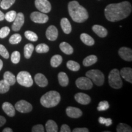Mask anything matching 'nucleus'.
I'll list each match as a JSON object with an SVG mask.
<instances>
[{"label": "nucleus", "instance_id": "1", "mask_svg": "<svg viewBox=\"0 0 132 132\" xmlns=\"http://www.w3.org/2000/svg\"><path fill=\"white\" fill-rule=\"evenodd\" d=\"M131 9V5L128 1L110 4L105 9V15L108 21L115 22L127 17Z\"/></svg>", "mask_w": 132, "mask_h": 132}, {"label": "nucleus", "instance_id": "2", "mask_svg": "<svg viewBox=\"0 0 132 132\" xmlns=\"http://www.w3.org/2000/svg\"><path fill=\"white\" fill-rule=\"evenodd\" d=\"M68 11L72 19L75 22L82 23L87 20L89 17L87 10L77 1H70L69 3Z\"/></svg>", "mask_w": 132, "mask_h": 132}, {"label": "nucleus", "instance_id": "3", "mask_svg": "<svg viewBox=\"0 0 132 132\" xmlns=\"http://www.w3.org/2000/svg\"><path fill=\"white\" fill-rule=\"evenodd\" d=\"M61 96L58 92L51 90L43 95L40 98V103L45 108H52L58 105Z\"/></svg>", "mask_w": 132, "mask_h": 132}, {"label": "nucleus", "instance_id": "4", "mask_svg": "<svg viewBox=\"0 0 132 132\" xmlns=\"http://www.w3.org/2000/svg\"><path fill=\"white\" fill-rule=\"evenodd\" d=\"M108 82L110 86L114 89H120L122 87L123 82L119 70L114 69L110 72L108 75Z\"/></svg>", "mask_w": 132, "mask_h": 132}, {"label": "nucleus", "instance_id": "5", "mask_svg": "<svg viewBox=\"0 0 132 132\" xmlns=\"http://www.w3.org/2000/svg\"><path fill=\"white\" fill-rule=\"evenodd\" d=\"M86 76L98 86H101L103 85L105 81V76L101 71L99 70L92 69L87 71L86 73Z\"/></svg>", "mask_w": 132, "mask_h": 132}, {"label": "nucleus", "instance_id": "6", "mask_svg": "<svg viewBox=\"0 0 132 132\" xmlns=\"http://www.w3.org/2000/svg\"><path fill=\"white\" fill-rule=\"evenodd\" d=\"M18 83L24 87H31L33 85V80L31 74L26 71H21L16 76Z\"/></svg>", "mask_w": 132, "mask_h": 132}, {"label": "nucleus", "instance_id": "7", "mask_svg": "<svg viewBox=\"0 0 132 132\" xmlns=\"http://www.w3.org/2000/svg\"><path fill=\"white\" fill-rule=\"evenodd\" d=\"M76 86L80 89H90L93 86L92 81L87 77H80L76 80Z\"/></svg>", "mask_w": 132, "mask_h": 132}, {"label": "nucleus", "instance_id": "8", "mask_svg": "<svg viewBox=\"0 0 132 132\" xmlns=\"http://www.w3.org/2000/svg\"><path fill=\"white\" fill-rule=\"evenodd\" d=\"M15 108L21 113H28L32 111V106L29 102H26V100H21L15 103Z\"/></svg>", "mask_w": 132, "mask_h": 132}, {"label": "nucleus", "instance_id": "9", "mask_svg": "<svg viewBox=\"0 0 132 132\" xmlns=\"http://www.w3.org/2000/svg\"><path fill=\"white\" fill-rule=\"evenodd\" d=\"M35 6L41 12L47 14L50 12L52 6L48 0H35Z\"/></svg>", "mask_w": 132, "mask_h": 132}, {"label": "nucleus", "instance_id": "10", "mask_svg": "<svg viewBox=\"0 0 132 132\" xmlns=\"http://www.w3.org/2000/svg\"><path fill=\"white\" fill-rule=\"evenodd\" d=\"M31 20L36 23H45L48 20V16L44 13L33 12L30 15Z\"/></svg>", "mask_w": 132, "mask_h": 132}, {"label": "nucleus", "instance_id": "11", "mask_svg": "<svg viewBox=\"0 0 132 132\" xmlns=\"http://www.w3.org/2000/svg\"><path fill=\"white\" fill-rule=\"evenodd\" d=\"M24 22V16L23 13L19 12L16 14L15 19L14 20L12 26V29L14 31H18L21 29Z\"/></svg>", "mask_w": 132, "mask_h": 132}, {"label": "nucleus", "instance_id": "12", "mask_svg": "<svg viewBox=\"0 0 132 132\" xmlns=\"http://www.w3.org/2000/svg\"><path fill=\"white\" fill-rule=\"evenodd\" d=\"M119 55L123 60L126 61H132V50L131 48L127 47H121L119 50Z\"/></svg>", "mask_w": 132, "mask_h": 132}, {"label": "nucleus", "instance_id": "13", "mask_svg": "<svg viewBox=\"0 0 132 132\" xmlns=\"http://www.w3.org/2000/svg\"><path fill=\"white\" fill-rule=\"evenodd\" d=\"M46 37L49 40L54 41L57 39L58 36V31L56 27L53 25L50 26L46 31Z\"/></svg>", "mask_w": 132, "mask_h": 132}, {"label": "nucleus", "instance_id": "14", "mask_svg": "<svg viewBox=\"0 0 132 132\" xmlns=\"http://www.w3.org/2000/svg\"><path fill=\"white\" fill-rule=\"evenodd\" d=\"M66 114L70 118L76 119L80 118L82 114V113L80 109L76 107L69 106L66 109Z\"/></svg>", "mask_w": 132, "mask_h": 132}, {"label": "nucleus", "instance_id": "15", "mask_svg": "<svg viewBox=\"0 0 132 132\" xmlns=\"http://www.w3.org/2000/svg\"><path fill=\"white\" fill-rule=\"evenodd\" d=\"M75 99L78 103L81 105H88L90 102V97L85 93L79 92L75 95Z\"/></svg>", "mask_w": 132, "mask_h": 132}, {"label": "nucleus", "instance_id": "16", "mask_svg": "<svg viewBox=\"0 0 132 132\" xmlns=\"http://www.w3.org/2000/svg\"><path fill=\"white\" fill-rule=\"evenodd\" d=\"M120 77H122L127 81L132 82V69L130 67H124L120 71Z\"/></svg>", "mask_w": 132, "mask_h": 132}, {"label": "nucleus", "instance_id": "17", "mask_svg": "<svg viewBox=\"0 0 132 132\" xmlns=\"http://www.w3.org/2000/svg\"><path fill=\"white\" fill-rule=\"evenodd\" d=\"M34 81L39 86L44 87L48 85V80L42 73H37L34 77Z\"/></svg>", "mask_w": 132, "mask_h": 132}, {"label": "nucleus", "instance_id": "18", "mask_svg": "<svg viewBox=\"0 0 132 132\" xmlns=\"http://www.w3.org/2000/svg\"><path fill=\"white\" fill-rule=\"evenodd\" d=\"M3 110L10 117H14L15 114V110L14 106L9 102H4L2 105Z\"/></svg>", "mask_w": 132, "mask_h": 132}, {"label": "nucleus", "instance_id": "19", "mask_svg": "<svg viewBox=\"0 0 132 132\" xmlns=\"http://www.w3.org/2000/svg\"><path fill=\"white\" fill-rule=\"evenodd\" d=\"M92 30L97 36L100 37H105L108 34V31L103 26L95 24L92 26Z\"/></svg>", "mask_w": 132, "mask_h": 132}, {"label": "nucleus", "instance_id": "20", "mask_svg": "<svg viewBox=\"0 0 132 132\" xmlns=\"http://www.w3.org/2000/svg\"><path fill=\"white\" fill-rule=\"evenodd\" d=\"M61 26L62 31L65 34H69L72 31V26H71L70 21H69V20L67 18H63V19H61Z\"/></svg>", "mask_w": 132, "mask_h": 132}, {"label": "nucleus", "instance_id": "21", "mask_svg": "<svg viewBox=\"0 0 132 132\" xmlns=\"http://www.w3.org/2000/svg\"><path fill=\"white\" fill-rule=\"evenodd\" d=\"M59 48L64 53L68 54V55L72 54L73 53V48L72 46L65 42L61 43L60 45H59Z\"/></svg>", "mask_w": 132, "mask_h": 132}, {"label": "nucleus", "instance_id": "22", "mask_svg": "<svg viewBox=\"0 0 132 132\" xmlns=\"http://www.w3.org/2000/svg\"><path fill=\"white\" fill-rule=\"evenodd\" d=\"M3 78H4V80L6 81L10 86L14 85L16 82L15 76L9 71L5 72L3 75Z\"/></svg>", "mask_w": 132, "mask_h": 132}, {"label": "nucleus", "instance_id": "23", "mask_svg": "<svg viewBox=\"0 0 132 132\" xmlns=\"http://www.w3.org/2000/svg\"><path fill=\"white\" fill-rule=\"evenodd\" d=\"M80 39L84 44L87 46H92L94 44L95 41L91 36L86 33H82L80 35Z\"/></svg>", "mask_w": 132, "mask_h": 132}, {"label": "nucleus", "instance_id": "24", "mask_svg": "<svg viewBox=\"0 0 132 132\" xmlns=\"http://www.w3.org/2000/svg\"><path fill=\"white\" fill-rule=\"evenodd\" d=\"M58 81L59 82V85L61 86L65 87L69 85V77L65 72H61L58 74Z\"/></svg>", "mask_w": 132, "mask_h": 132}, {"label": "nucleus", "instance_id": "25", "mask_svg": "<svg viewBox=\"0 0 132 132\" xmlns=\"http://www.w3.org/2000/svg\"><path fill=\"white\" fill-rule=\"evenodd\" d=\"M97 61V57L95 55H89L84 59L82 64L86 67H89L95 64Z\"/></svg>", "mask_w": 132, "mask_h": 132}, {"label": "nucleus", "instance_id": "26", "mask_svg": "<svg viewBox=\"0 0 132 132\" xmlns=\"http://www.w3.org/2000/svg\"><path fill=\"white\" fill-rule=\"evenodd\" d=\"M46 130L47 132H57V125L53 120H48L45 124Z\"/></svg>", "mask_w": 132, "mask_h": 132}, {"label": "nucleus", "instance_id": "27", "mask_svg": "<svg viewBox=\"0 0 132 132\" xmlns=\"http://www.w3.org/2000/svg\"><path fill=\"white\" fill-rule=\"evenodd\" d=\"M62 62V57L59 54L54 55L50 60V64L53 67H57Z\"/></svg>", "mask_w": 132, "mask_h": 132}, {"label": "nucleus", "instance_id": "28", "mask_svg": "<svg viewBox=\"0 0 132 132\" xmlns=\"http://www.w3.org/2000/svg\"><path fill=\"white\" fill-rule=\"evenodd\" d=\"M34 47L32 44H28L24 47V56L26 59H29L32 55Z\"/></svg>", "mask_w": 132, "mask_h": 132}, {"label": "nucleus", "instance_id": "29", "mask_svg": "<svg viewBox=\"0 0 132 132\" xmlns=\"http://www.w3.org/2000/svg\"><path fill=\"white\" fill-rule=\"evenodd\" d=\"M67 67L69 70L73 71V72H77L80 69V65L78 62L74 61H69L67 62Z\"/></svg>", "mask_w": 132, "mask_h": 132}, {"label": "nucleus", "instance_id": "30", "mask_svg": "<svg viewBox=\"0 0 132 132\" xmlns=\"http://www.w3.org/2000/svg\"><path fill=\"white\" fill-rule=\"evenodd\" d=\"M116 131L118 132H131L132 131V130L129 125L125 123H120L117 127Z\"/></svg>", "mask_w": 132, "mask_h": 132}, {"label": "nucleus", "instance_id": "31", "mask_svg": "<svg viewBox=\"0 0 132 132\" xmlns=\"http://www.w3.org/2000/svg\"><path fill=\"white\" fill-rule=\"evenodd\" d=\"M24 36L29 40L32 42H36L38 40V36L35 32L31 31H26L24 32Z\"/></svg>", "mask_w": 132, "mask_h": 132}, {"label": "nucleus", "instance_id": "32", "mask_svg": "<svg viewBox=\"0 0 132 132\" xmlns=\"http://www.w3.org/2000/svg\"><path fill=\"white\" fill-rule=\"evenodd\" d=\"M15 1V0H2L0 2V6L3 9H8L14 4Z\"/></svg>", "mask_w": 132, "mask_h": 132}, {"label": "nucleus", "instance_id": "33", "mask_svg": "<svg viewBox=\"0 0 132 132\" xmlns=\"http://www.w3.org/2000/svg\"><path fill=\"white\" fill-rule=\"evenodd\" d=\"M49 47L45 44H40L36 47V51L38 53H45L49 51Z\"/></svg>", "mask_w": 132, "mask_h": 132}, {"label": "nucleus", "instance_id": "34", "mask_svg": "<svg viewBox=\"0 0 132 132\" xmlns=\"http://www.w3.org/2000/svg\"><path fill=\"white\" fill-rule=\"evenodd\" d=\"M10 86H11L5 80L0 81V94H4L9 91Z\"/></svg>", "mask_w": 132, "mask_h": 132}, {"label": "nucleus", "instance_id": "35", "mask_svg": "<svg viewBox=\"0 0 132 132\" xmlns=\"http://www.w3.org/2000/svg\"><path fill=\"white\" fill-rule=\"evenodd\" d=\"M21 40V36L19 34H14L9 38V43L13 45L19 44Z\"/></svg>", "mask_w": 132, "mask_h": 132}, {"label": "nucleus", "instance_id": "36", "mask_svg": "<svg viewBox=\"0 0 132 132\" xmlns=\"http://www.w3.org/2000/svg\"><path fill=\"white\" fill-rule=\"evenodd\" d=\"M16 16V12L14 11H11L9 12L6 13V14L5 15V18L4 19L6 20L9 22H12L15 19Z\"/></svg>", "mask_w": 132, "mask_h": 132}, {"label": "nucleus", "instance_id": "37", "mask_svg": "<svg viewBox=\"0 0 132 132\" xmlns=\"http://www.w3.org/2000/svg\"><path fill=\"white\" fill-rule=\"evenodd\" d=\"M20 61V53L19 52L15 51L11 54V61L14 64H18Z\"/></svg>", "mask_w": 132, "mask_h": 132}, {"label": "nucleus", "instance_id": "38", "mask_svg": "<svg viewBox=\"0 0 132 132\" xmlns=\"http://www.w3.org/2000/svg\"><path fill=\"white\" fill-rule=\"evenodd\" d=\"M110 107L109 103L107 101H102L98 103L97 106V110L99 111H106Z\"/></svg>", "mask_w": 132, "mask_h": 132}, {"label": "nucleus", "instance_id": "39", "mask_svg": "<svg viewBox=\"0 0 132 132\" xmlns=\"http://www.w3.org/2000/svg\"><path fill=\"white\" fill-rule=\"evenodd\" d=\"M98 122L101 124L105 125L106 126L108 127L112 124V119L110 118H105L103 117H100L98 118Z\"/></svg>", "mask_w": 132, "mask_h": 132}, {"label": "nucleus", "instance_id": "40", "mask_svg": "<svg viewBox=\"0 0 132 132\" xmlns=\"http://www.w3.org/2000/svg\"><path fill=\"white\" fill-rule=\"evenodd\" d=\"M0 55L5 59H8L9 57V52L4 45L0 44Z\"/></svg>", "mask_w": 132, "mask_h": 132}, {"label": "nucleus", "instance_id": "41", "mask_svg": "<svg viewBox=\"0 0 132 132\" xmlns=\"http://www.w3.org/2000/svg\"><path fill=\"white\" fill-rule=\"evenodd\" d=\"M10 32V29L7 26H4L0 29V38L3 39L9 35Z\"/></svg>", "mask_w": 132, "mask_h": 132}, {"label": "nucleus", "instance_id": "42", "mask_svg": "<svg viewBox=\"0 0 132 132\" xmlns=\"http://www.w3.org/2000/svg\"><path fill=\"white\" fill-rule=\"evenodd\" d=\"M31 131L32 132H44L45 131V130L42 125L37 124L33 127Z\"/></svg>", "mask_w": 132, "mask_h": 132}, {"label": "nucleus", "instance_id": "43", "mask_svg": "<svg viewBox=\"0 0 132 132\" xmlns=\"http://www.w3.org/2000/svg\"><path fill=\"white\" fill-rule=\"evenodd\" d=\"M71 131L70 128L67 125L63 124L61 127V132H70Z\"/></svg>", "mask_w": 132, "mask_h": 132}, {"label": "nucleus", "instance_id": "44", "mask_svg": "<svg viewBox=\"0 0 132 132\" xmlns=\"http://www.w3.org/2000/svg\"><path fill=\"white\" fill-rule=\"evenodd\" d=\"M73 132H89L87 128H76L73 130Z\"/></svg>", "mask_w": 132, "mask_h": 132}, {"label": "nucleus", "instance_id": "45", "mask_svg": "<svg viewBox=\"0 0 132 132\" xmlns=\"http://www.w3.org/2000/svg\"><path fill=\"white\" fill-rule=\"evenodd\" d=\"M6 120L4 117L2 116H0V127H2L3 125H4V123H6Z\"/></svg>", "mask_w": 132, "mask_h": 132}, {"label": "nucleus", "instance_id": "46", "mask_svg": "<svg viewBox=\"0 0 132 132\" xmlns=\"http://www.w3.org/2000/svg\"><path fill=\"white\" fill-rule=\"evenodd\" d=\"M5 18V15L4 14V13L1 12V11H0V21H3V20Z\"/></svg>", "mask_w": 132, "mask_h": 132}, {"label": "nucleus", "instance_id": "47", "mask_svg": "<svg viewBox=\"0 0 132 132\" xmlns=\"http://www.w3.org/2000/svg\"><path fill=\"white\" fill-rule=\"evenodd\" d=\"M3 132H12L13 130L11 129V128H5L4 130H3Z\"/></svg>", "mask_w": 132, "mask_h": 132}, {"label": "nucleus", "instance_id": "48", "mask_svg": "<svg viewBox=\"0 0 132 132\" xmlns=\"http://www.w3.org/2000/svg\"><path fill=\"white\" fill-rule=\"evenodd\" d=\"M3 62L2 61V60L0 59V71H1V69H3Z\"/></svg>", "mask_w": 132, "mask_h": 132}, {"label": "nucleus", "instance_id": "49", "mask_svg": "<svg viewBox=\"0 0 132 132\" xmlns=\"http://www.w3.org/2000/svg\"><path fill=\"white\" fill-rule=\"evenodd\" d=\"M0 2H1V1H0Z\"/></svg>", "mask_w": 132, "mask_h": 132}]
</instances>
